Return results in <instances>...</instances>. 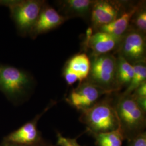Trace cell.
Listing matches in <instances>:
<instances>
[{"label": "cell", "mask_w": 146, "mask_h": 146, "mask_svg": "<svg viewBox=\"0 0 146 146\" xmlns=\"http://www.w3.org/2000/svg\"><path fill=\"white\" fill-rule=\"evenodd\" d=\"M35 84L33 76L26 70L0 63V92L15 106L28 99Z\"/></svg>", "instance_id": "6da1fadb"}, {"label": "cell", "mask_w": 146, "mask_h": 146, "mask_svg": "<svg viewBox=\"0 0 146 146\" xmlns=\"http://www.w3.org/2000/svg\"><path fill=\"white\" fill-rule=\"evenodd\" d=\"M79 120L86 125V132L90 135L115 131L119 128L115 101L110 97L100 100L82 111Z\"/></svg>", "instance_id": "7a4b0ae2"}, {"label": "cell", "mask_w": 146, "mask_h": 146, "mask_svg": "<svg viewBox=\"0 0 146 146\" xmlns=\"http://www.w3.org/2000/svg\"><path fill=\"white\" fill-rule=\"evenodd\" d=\"M119 128L127 141L145 131L146 113L138 106L131 95L121 94L115 101Z\"/></svg>", "instance_id": "3957f363"}, {"label": "cell", "mask_w": 146, "mask_h": 146, "mask_svg": "<svg viewBox=\"0 0 146 146\" xmlns=\"http://www.w3.org/2000/svg\"><path fill=\"white\" fill-rule=\"evenodd\" d=\"M86 81L112 93L119 89L116 84L117 58L110 54L93 56Z\"/></svg>", "instance_id": "277c9868"}, {"label": "cell", "mask_w": 146, "mask_h": 146, "mask_svg": "<svg viewBox=\"0 0 146 146\" xmlns=\"http://www.w3.org/2000/svg\"><path fill=\"white\" fill-rule=\"evenodd\" d=\"M46 3L41 0H11L8 8L11 19L20 36L29 35Z\"/></svg>", "instance_id": "5b68a950"}, {"label": "cell", "mask_w": 146, "mask_h": 146, "mask_svg": "<svg viewBox=\"0 0 146 146\" xmlns=\"http://www.w3.org/2000/svg\"><path fill=\"white\" fill-rule=\"evenodd\" d=\"M110 94L109 92L86 80L70 91L66 101L72 107L82 112L98 102L102 95Z\"/></svg>", "instance_id": "8992f818"}, {"label": "cell", "mask_w": 146, "mask_h": 146, "mask_svg": "<svg viewBox=\"0 0 146 146\" xmlns=\"http://www.w3.org/2000/svg\"><path fill=\"white\" fill-rule=\"evenodd\" d=\"M55 104V101L50 102L41 113L36 115L32 120L5 136L2 141L20 145H32L44 141L42 137L41 132L38 129V122L42 115H44Z\"/></svg>", "instance_id": "52a82bcc"}, {"label": "cell", "mask_w": 146, "mask_h": 146, "mask_svg": "<svg viewBox=\"0 0 146 146\" xmlns=\"http://www.w3.org/2000/svg\"><path fill=\"white\" fill-rule=\"evenodd\" d=\"M146 40L144 34L135 30L126 31L120 43V56L131 64L146 62Z\"/></svg>", "instance_id": "ba28073f"}, {"label": "cell", "mask_w": 146, "mask_h": 146, "mask_svg": "<svg viewBox=\"0 0 146 146\" xmlns=\"http://www.w3.org/2000/svg\"><path fill=\"white\" fill-rule=\"evenodd\" d=\"M125 10L122 2L115 1H95L90 11L92 26L98 29L115 20Z\"/></svg>", "instance_id": "9c48e42d"}, {"label": "cell", "mask_w": 146, "mask_h": 146, "mask_svg": "<svg viewBox=\"0 0 146 146\" xmlns=\"http://www.w3.org/2000/svg\"><path fill=\"white\" fill-rule=\"evenodd\" d=\"M68 20L47 2L42 7L38 17L29 32V36L33 39L40 35L47 33L58 28Z\"/></svg>", "instance_id": "30bf717a"}, {"label": "cell", "mask_w": 146, "mask_h": 146, "mask_svg": "<svg viewBox=\"0 0 146 146\" xmlns=\"http://www.w3.org/2000/svg\"><path fill=\"white\" fill-rule=\"evenodd\" d=\"M122 37L116 36L106 32L98 31L91 37L87 49H91L93 56L110 54L120 46Z\"/></svg>", "instance_id": "8fae6325"}, {"label": "cell", "mask_w": 146, "mask_h": 146, "mask_svg": "<svg viewBox=\"0 0 146 146\" xmlns=\"http://www.w3.org/2000/svg\"><path fill=\"white\" fill-rule=\"evenodd\" d=\"M140 7V5H136L127 9L115 20L100 27L98 31L106 32L116 36H123L127 31L133 16Z\"/></svg>", "instance_id": "7c38bea8"}, {"label": "cell", "mask_w": 146, "mask_h": 146, "mask_svg": "<svg viewBox=\"0 0 146 146\" xmlns=\"http://www.w3.org/2000/svg\"><path fill=\"white\" fill-rule=\"evenodd\" d=\"M91 62L88 56L85 53H79L73 56L66 63L64 71L74 75L80 83L86 81L90 69Z\"/></svg>", "instance_id": "4fadbf2b"}, {"label": "cell", "mask_w": 146, "mask_h": 146, "mask_svg": "<svg viewBox=\"0 0 146 146\" xmlns=\"http://www.w3.org/2000/svg\"><path fill=\"white\" fill-rule=\"evenodd\" d=\"M95 1L93 0H64L60 1V10L64 17H85L90 15Z\"/></svg>", "instance_id": "5bb4252c"}, {"label": "cell", "mask_w": 146, "mask_h": 146, "mask_svg": "<svg viewBox=\"0 0 146 146\" xmlns=\"http://www.w3.org/2000/svg\"><path fill=\"white\" fill-rule=\"evenodd\" d=\"M134 75L133 65L119 55L117 58L116 84L119 90L127 87L131 82Z\"/></svg>", "instance_id": "9a60e30c"}, {"label": "cell", "mask_w": 146, "mask_h": 146, "mask_svg": "<svg viewBox=\"0 0 146 146\" xmlns=\"http://www.w3.org/2000/svg\"><path fill=\"white\" fill-rule=\"evenodd\" d=\"M95 139V146H122L124 136L119 128L116 130L91 135Z\"/></svg>", "instance_id": "2e32d148"}, {"label": "cell", "mask_w": 146, "mask_h": 146, "mask_svg": "<svg viewBox=\"0 0 146 146\" xmlns=\"http://www.w3.org/2000/svg\"><path fill=\"white\" fill-rule=\"evenodd\" d=\"M134 75L129 84L126 87L123 95H131L141 84L146 82V66L145 62L133 64Z\"/></svg>", "instance_id": "e0dca14e"}, {"label": "cell", "mask_w": 146, "mask_h": 146, "mask_svg": "<svg viewBox=\"0 0 146 146\" xmlns=\"http://www.w3.org/2000/svg\"><path fill=\"white\" fill-rule=\"evenodd\" d=\"M135 30L144 34L146 31V11L143 8L137 11L132 19Z\"/></svg>", "instance_id": "ac0fdd59"}, {"label": "cell", "mask_w": 146, "mask_h": 146, "mask_svg": "<svg viewBox=\"0 0 146 146\" xmlns=\"http://www.w3.org/2000/svg\"><path fill=\"white\" fill-rule=\"evenodd\" d=\"M57 141L55 146H82L80 145L77 141L78 137L70 138L62 135L60 132L56 134Z\"/></svg>", "instance_id": "d6986e66"}, {"label": "cell", "mask_w": 146, "mask_h": 146, "mask_svg": "<svg viewBox=\"0 0 146 146\" xmlns=\"http://www.w3.org/2000/svg\"><path fill=\"white\" fill-rule=\"evenodd\" d=\"M127 141V146H146V131L138 134Z\"/></svg>", "instance_id": "ffe728a7"}, {"label": "cell", "mask_w": 146, "mask_h": 146, "mask_svg": "<svg viewBox=\"0 0 146 146\" xmlns=\"http://www.w3.org/2000/svg\"><path fill=\"white\" fill-rule=\"evenodd\" d=\"M131 95L134 98L146 97V82L141 84Z\"/></svg>", "instance_id": "44dd1931"}, {"label": "cell", "mask_w": 146, "mask_h": 146, "mask_svg": "<svg viewBox=\"0 0 146 146\" xmlns=\"http://www.w3.org/2000/svg\"><path fill=\"white\" fill-rule=\"evenodd\" d=\"M0 146H53L50 143L47 141H43L42 142L36 144V145H20V144H15V143H11L8 142H5L2 141L0 143Z\"/></svg>", "instance_id": "7402d4cb"}, {"label": "cell", "mask_w": 146, "mask_h": 146, "mask_svg": "<svg viewBox=\"0 0 146 146\" xmlns=\"http://www.w3.org/2000/svg\"><path fill=\"white\" fill-rule=\"evenodd\" d=\"M133 97V96H132ZM138 106L144 111L145 113H146V97H136L134 98Z\"/></svg>", "instance_id": "603a6c76"}, {"label": "cell", "mask_w": 146, "mask_h": 146, "mask_svg": "<svg viewBox=\"0 0 146 146\" xmlns=\"http://www.w3.org/2000/svg\"><path fill=\"white\" fill-rule=\"evenodd\" d=\"M11 2V0H0V6H4L8 7Z\"/></svg>", "instance_id": "cb8c5ba5"}]
</instances>
